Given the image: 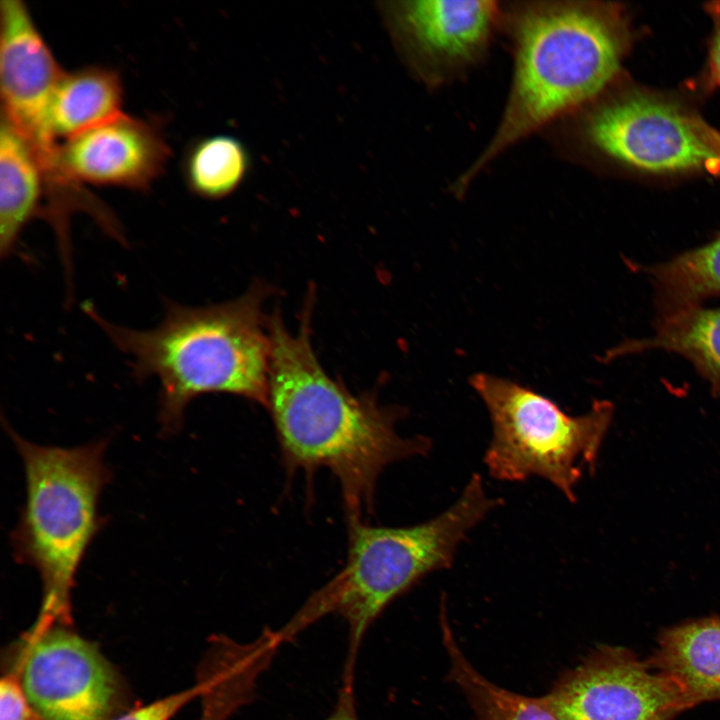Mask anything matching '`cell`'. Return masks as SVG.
<instances>
[{
  "instance_id": "obj_1",
  "label": "cell",
  "mask_w": 720,
  "mask_h": 720,
  "mask_svg": "<svg viewBox=\"0 0 720 720\" xmlns=\"http://www.w3.org/2000/svg\"><path fill=\"white\" fill-rule=\"evenodd\" d=\"M314 299L310 287L297 334L286 328L279 310L269 315L267 409L287 472L312 476L328 469L339 482L347 522L361 521L373 507L383 470L427 455L432 442L400 436L401 408L382 405L374 394H353L325 371L311 341Z\"/></svg>"
},
{
  "instance_id": "obj_21",
  "label": "cell",
  "mask_w": 720,
  "mask_h": 720,
  "mask_svg": "<svg viewBox=\"0 0 720 720\" xmlns=\"http://www.w3.org/2000/svg\"><path fill=\"white\" fill-rule=\"evenodd\" d=\"M0 720H40L16 677L5 672L0 683Z\"/></svg>"
},
{
  "instance_id": "obj_17",
  "label": "cell",
  "mask_w": 720,
  "mask_h": 720,
  "mask_svg": "<svg viewBox=\"0 0 720 720\" xmlns=\"http://www.w3.org/2000/svg\"><path fill=\"white\" fill-rule=\"evenodd\" d=\"M440 629L449 661L447 678L462 691L478 720H560L545 695L527 697L508 691L476 670L455 638L444 599L440 610Z\"/></svg>"
},
{
  "instance_id": "obj_13",
  "label": "cell",
  "mask_w": 720,
  "mask_h": 720,
  "mask_svg": "<svg viewBox=\"0 0 720 720\" xmlns=\"http://www.w3.org/2000/svg\"><path fill=\"white\" fill-rule=\"evenodd\" d=\"M648 661L678 686L688 709L719 700L720 618H701L665 629Z\"/></svg>"
},
{
  "instance_id": "obj_4",
  "label": "cell",
  "mask_w": 720,
  "mask_h": 720,
  "mask_svg": "<svg viewBox=\"0 0 720 720\" xmlns=\"http://www.w3.org/2000/svg\"><path fill=\"white\" fill-rule=\"evenodd\" d=\"M501 503L487 495L482 476L474 473L459 498L428 521L406 527L347 522L345 566L277 631L282 642L326 614L339 615L348 627L343 678L354 679L357 654L373 622L426 575L449 568L469 531Z\"/></svg>"
},
{
  "instance_id": "obj_10",
  "label": "cell",
  "mask_w": 720,
  "mask_h": 720,
  "mask_svg": "<svg viewBox=\"0 0 720 720\" xmlns=\"http://www.w3.org/2000/svg\"><path fill=\"white\" fill-rule=\"evenodd\" d=\"M545 697L560 720H672L688 709L670 678L614 646L592 650Z\"/></svg>"
},
{
  "instance_id": "obj_8",
  "label": "cell",
  "mask_w": 720,
  "mask_h": 720,
  "mask_svg": "<svg viewBox=\"0 0 720 720\" xmlns=\"http://www.w3.org/2000/svg\"><path fill=\"white\" fill-rule=\"evenodd\" d=\"M7 671L40 720H112L126 699L98 647L65 625L31 627L9 650Z\"/></svg>"
},
{
  "instance_id": "obj_15",
  "label": "cell",
  "mask_w": 720,
  "mask_h": 720,
  "mask_svg": "<svg viewBox=\"0 0 720 720\" xmlns=\"http://www.w3.org/2000/svg\"><path fill=\"white\" fill-rule=\"evenodd\" d=\"M654 349L686 358L720 396V308L694 306L660 316L654 334L612 348L605 360Z\"/></svg>"
},
{
  "instance_id": "obj_3",
  "label": "cell",
  "mask_w": 720,
  "mask_h": 720,
  "mask_svg": "<svg viewBox=\"0 0 720 720\" xmlns=\"http://www.w3.org/2000/svg\"><path fill=\"white\" fill-rule=\"evenodd\" d=\"M270 294V287L255 281L219 304L166 299L162 321L146 330L112 323L89 302L83 311L128 356L136 378L159 381V423L170 435L182 427L188 404L203 394H232L267 408L271 339L264 304Z\"/></svg>"
},
{
  "instance_id": "obj_11",
  "label": "cell",
  "mask_w": 720,
  "mask_h": 720,
  "mask_svg": "<svg viewBox=\"0 0 720 720\" xmlns=\"http://www.w3.org/2000/svg\"><path fill=\"white\" fill-rule=\"evenodd\" d=\"M64 71L37 29L25 3H0V93L3 117L33 148L47 170L59 143L51 103Z\"/></svg>"
},
{
  "instance_id": "obj_2",
  "label": "cell",
  "mask_w": 720,
  "mask_h": 720,
  "mask_svg": "<svg viewBox=\"0 0 720 720\" xmlns=\"http://www.w3.org/2000/svg\"><path fill=\"white\" fill-rule=\"evenodd\" d=\"M500 28L513 54L510 91L495 133L452 184L458 197L509 148L595 99L616 75L625 48L615 10L594 2L503 3Z\"/></svg>"
},
{
  "instance_id": "obj_19",
  "label": "cell",
  "mask_w": 720,
  "mask_h": 720,
  "mask_svg": "<svg viewBox=\"0 0 720 720\" xmlns=\"http://www.w3.org/2000/svg\"><path fill=\"white\" fill-rule=\"evenodd\" d=\"M251 166L246 146L230 135H213L194 142L184 158V178L194 194L218 200L232 194Z\"/></svg>"
},
{
  "instance_id": "obj_20",
  "label": "cell",
  "mask_w": 720,
  "mask_h": 720,
  "mask_svg": "<svg viewBox=\"0 0 720 720\" xmlns=\"http://www.w3.org/2000/svg\"><path fill=\"white\" fill-rule=\"evenodd\" d=\"M201 695V689L196 683L193 687L157 699L149 704L142 705L126 712H122L112 720H169L183 706Z\"/></svg>"
},
{
  "instance_id": "obj_12",
  "label": "cell",
  "mask_w": 720,
  "mask_h": 720,
  "mask_svg": "<svg viewBox=\"0 0 720 720\" xmlns=\"http://www.w3.org/2000/svg\"><path fill=\"white\" fill-rule=\"evenodd\" d=\"M171 155L151 120L125 113L59 144V170L78 183L145 191Z\"/></svg>"
},
{
  "instance_id": "obj_23",
  "label": "cell",
  "mask_w": 720,
  "mask_h": 720,
  "mask_svg": "<svg viewBox=\"0 0 720 720\" xmlns=\"http://www.w3.org/2000/svg\"><path fill=\"white\" fill-rule=\"evenodd\" d=\"M715 29L710 49L709 72L712 83L720 86V6L714 9Z\"/></svg>"
},
{
  "instance_id": "obj_7",
  "label": "cell",
  "mask_w": 720,
  "mask_h": 720,
  "mask_svg": "<svg viewBox=\"0 0 720 720\" xmlns=\"http://www.w3.org/2000/svg\"><path fill=\"white\" fill-rule=\"evenodd\" d=\"M566 158L588 149L648 172L720 168V134L700 119L643 95L582 106L545 129Z\"/></svg>"
},
{
  "instance_id": "obj_14",
  "label": "cell",
  "mask_w": 720,
  "mask_h": 720,
  "mask_svg": "<svg viewBox=\"0 0 720 720\" xmlns=\"http://www.w3.org/2000/svg\"><path fill=\"white\" fill-rule=\"evenodd\" d=\"M47 194L43 167L30 144L3 118L0 124V255L16 248L25 226L41 217Z\"/></svg>"
},
{
  "instance_id": "obj_16",
  "label": "cell",
  "mask_w": 720,
  "mask_h": 720,
  "mask_svg": "<svg viewBox=\"0 0 720 720\" xmlns=\"http://www.w3.org/2000/svg\"><path fill=\"white\" fill-rule=\"evenodd\" d=\"M120 74L87 66L62 74L51 103V125L59 138L69 139L123 114Z\"/></svg>"
},
{
  "instance_id": "obj_6",
  "label": "cell",
  "mask_w": 720,
  "mask_h": 720,
  "mask_svg": "<svg viewBox=\"0 0 720 720\" xmlns=\"http://www.w3.org/2000/svg\"><path fill=\"white\" fill-rule=\"evenodd\" d=\"M470 384L492 423L484 456L489 474L509 482L544 478L574 503L577 483L585 470L595 467L612 420V403L595 401L587 413L572 416L551 399L507 378L478 373Z\"/></svg>"
},
{
  "instance_id": "obj_5",
  "label": "cell",
  "mask_w": 720,
  "mask_h": 720,
  "mask_svg": "<svg viewBox=\"0 0 720 720\" xmlns=\"http://www.w3.org/2000/svg\"><path fill=\"white\" fill-rule=\"evenodd\" d=\"M25 471L26 498L12 534L18 562L35 568L43 595L39 626L72 623V591L84 555L102 528L100 494L111 480L106 442L73 448L31 443L9 429Z\"/></svg>"
},
{
  "instance_id": "obj_9",
  "label": "cell",
  "mask_w": 720,
  "mask_h": 720,
  "mask_svg": "<svg viewBox=\"0 0 720 720\" xmlns=\"http://www.w3.org/2000/svg\"><path fill=\"white\" fill-rule=\"evenodd\" d=\"M378 7L401 61L431 89L463 78L480 64L500 28L497 1L400 0Z\"/></svg>"
},
{
  "instance_id": "obj_18",
  "label": "cell",
  "mask_w": 720,
  "mask_h": 720,
  "mask_svg": "<svg viewBox=\"0 0 720 720\" xmlns=\"http://www.w3.org/2000/svg\"><path fill=\"white\" fill-rule=\"evenodd\" d=\"M660 316L720 295V236L711 242L647 268Z\"/></svg>"
},
{
  "instance_id": "obj_22",
  "label": "cell",
  "mask_w": 720,
  "mask_h": 720,
  "mask_svg": "<svg viewBox=\"0 0 720 720\" xmlns=\"http://www.w3.org/2000/svg\"><path fill=\"white\" fill-rule=\"evenodd\" d=\"M324 720H359L356 708L354 681H343L336 702Z\"/></svg>"
}]
</instances>
